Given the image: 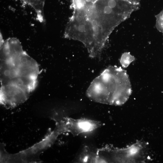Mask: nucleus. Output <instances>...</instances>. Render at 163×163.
I'll return each mask as SVG.
<instances>
[{"instance_id":"1","label":"nucleus","mask_w":163,"mask_h":163,"mask_svg":"<svg viewBox=\"0 0 163 163\" xmlns=\"http://www.w3.org/2000/svg\"><path fill=\"white\" fill-rule=\"evenodd\" d=\"M39 68L16 38L0 43V103L14 107L24 102L37 87Z\"/></svg>"},{"instance_id":"3","label":"nucleus","mask_w":163,"mask_h":163,"mask_svg":"<svg viewBox=\"0 0 163 163\" xmlns=\"http://www.w3.org/2000/svg\"><path fill=\"white\" fill-rule=\"evenodd\" d=\"M147 142L137 141L127 147L106 146L99 149L95 155V162L144 163L151 159Z\"/></svg>"},{"instance_id":"7","label":"nucleus","mask_w":163,"mask_h":163,"mask_svg":"<svg viewBox=\"0 0 163 163\" xmlns=\"http://www.w3.org/2000/svg\"><path fill=\"white\" fill-rule=\"evenodd\" d=\"M112 11V8L108 5L105 6L104 9V11L105 14H109L111 13Z\"/></svg>"},{"instance_id":"8","label":"nucleus","mask_w":163,"mask_h":163,"mask_svg":"<svg viewBox=\"0 0 163 163\" xmlns=\"http://www.w3.org/2000/svg\"><path fill=\"white\" fill-rule=\"evenodd\" d=\"M159 19L158 22L160 27L163 30V12L160 15Z\"/></svg>"},{"instance_id":"2","label":"nucleus","mask_w":163,"mask_h":163,"mask_svg":"<svg viewBox=\"0 0 163 163\" xmlns=\"http://www.w3.org/2000/svg\"><path fill=\"white\" fill-rule=\"evenodd\" d=\"M132 92L126 71L121 67L110 66L91 82L86 90L91 100L103 104L121 105L128 100Z\"/></svg>"},{"instance_id":"6","label":"nucleus","mask_w":163,"mask_h":163,"mask_svg":"<svg viewBox=\"0 0 163 163\" xmlns=\"http://www.w3.org/2000/svg\"><path fill=\"white\" fill-rule=\"evenodd\" d=\"M107 5L113 8L116 6L117 2L115 0H109L107 2Z\"/></svg>"},{"instance_id":"5","label":"nucleus","mask_w":163,"mask_h":163,"mask_svg":"<svg viewBox=\"0 0 163 163\" xmlns=\"http://www.w3.org/2000/svg\"><path fill=\"white\" fill-rule=\"evenodd\" d=\"M134 58L128 53L123 54L120 60V64L124 68L127 67L134 60Z\"/></svg>"},{"instance_id":"4","label":"nucleus","mask_w":163,"mask_h":163,"mask_svg":"<svg viewBox=\"0 0 163 163\" xmlns=\"http://www.w3.org/2000/svg\"><path fill=\"white\" fill-rule=\"evenodd\" d=\"M24 3L31 7L35 11L37 20L40 23L45 21L44 6L46 0H20Z\"/></svg>"}]
</instances>
